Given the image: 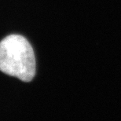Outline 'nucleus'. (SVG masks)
<instances>
[{
  "mask_svg": "<svg viewBox=\"0 0 121 121\" xmlns=\"http://www.w3.org/2000/svg\"><path fill=\"white\" fill-rule=\"evenodd\" d=\"M0 71L24 82L35 75V58L29 42L21 35H10L0 42Z\"/></svg>",
  "mask_w": 121,
  "mask_h": 121,
  "instance_id": "nucleus-1",
  "label": "nucleus"
}]
</instances>
